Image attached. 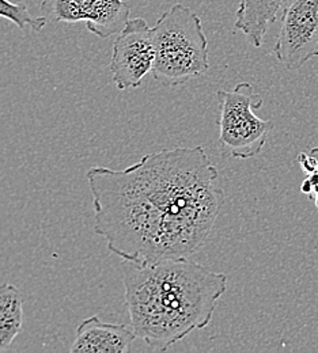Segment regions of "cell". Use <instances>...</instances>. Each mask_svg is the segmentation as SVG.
<instances>
[{"instance_id":"6da1fadb","label":"cell","mask_w":318,"mask_h":353,"mask_svg":"<svg viewBox=\"0 0 318 353\" xmlns=\"http://www.w3.org/2000/svg\"><path fill=\"white\" fill-rule=\"evenodd\" d=\"M218 176L201 145L150 152L121 170L90 168L94 232L123 261L189 259L210 236L225 204Z\"/></svg>"},{"instance_id":"7a4b0ae2","label":"cell","mask_w":318,"mask_h":353,"mask_svg":"<svg viewBox=\"0 0 318 353\" xmlns=\"http://www.w3.org/2000/svg\"><path fill=\"white\" fill-rule=\"evenodd\" d=\"M121 270L131 326L137 337L159 351L207 327L228 290V274L189 259L123 261Z\"/></svg>"},{"instance_id":"3957f363","label":"cell","mask_w":318,"mask_h":353,"mask_svg":"<svg viewBox=\"0 0 318 353\" xmlns=\"http://www.w3.org/2000/svg\"><path fill=\"white\" fill-rule=\"evenodd\" d=\"M155 60L152 77L176 88L210 70L208 40L200 17L188 6L176 3L152 26Z\"/></svg>"},{"instance_id":"277c9868","label":"cell","mask_w":318,"mask_h":353,"mask_svg":"<svg viewBox=\"0 0 318 353\" xmlns=\"http://www.w3.org/2000/svg\"><path fill=\"white\" fill-rule=\"evenodd\" d=\"M219 144L235 159L257 157L275 127L255 114L264 103L248 82H241L230 91H218Z\"/></svg>"},{"instance_id":"5b68a950","label":"cell","mask_w":318,"mask_h":353,"mask_svg":"<svg viewBox=\"0 0 318 353\" xmlns=\"http://www.w3.org/2000/svg\"><path fill=\"white\" fill-rule=\"evenodd\" d=\"M273 54L288 71H298L318 57V0H290Z\"/></svg>"},{"instance_id":"8992f818","label":"cell","mask_w":318,"mask_h":353,"mask_svg":"<svg viewBox=\"0 0 318 353\" xmlns=\"http://www.w3.org/2000/svg\"><path fill=\"white\" fill-rule=\"evenodd\" d=\"M112 49L109 71L116 88L121 91L139 88L154 68L152 28L143 18L130 19Z\"/></svg>"},{"instance_id":"52a82bcc","label":"cell","mask_w":318,"mask_h":353,"mask_svg":"<svg viewBox=\"0 0 318 353\" xmlns=\"http://www.w3.org/2000/svg\"><path fill=\"white\" fill-rule=\"evenodd\" d=\"M41 10L54 22H86L88 30L102 40L117 36L131 15L126 0H43Z\"/></svg>"},{"instance_id":"ba28073f","label":"cell","mask_w":318,"mask_h":353,"mask_svg":"<svg viewBox=\"0 0 318 353\" xmlns=\"http://www.w3.org/2000/svg\"><path fill=\"white\" fill-rule=\"evenodd\" d=\"M137 334L131 325L103 322L97 315L81 322L71 353H128Z\"/></svg>"},{"instance_id":"9c48e42d","label":"cell","mask_w":318,"mask_h":353,"mask_svg":"<svg viewBox=\"0 0 318 353\" xmlns=\"http://www.w3.org/2000/svg\"><path fill=\"white\" fill-rule=\"evenodd\" d=\"M286 0H239L234 28L249 44L261 48L268 28L276 22Z\"/></svg>"},{"instance_id":"30bf717a","label":"cell","mask_w":318,"mask_h":353,"mask_svg":"<svg viewBox=\"0 0 318 353\" xmlns=\"http://www.w3.org/2000/svg\"><path fill=\"white\" fill-rule=\"evenodd\" d=\"M23 327V303L19 290L10 283L0 285V352L11 348Z\"/></svg>"},{"instance_id":"8fae6325","label":"cell","mask_w":318,"mask_h":353,"mask_svg":"<svg viewBox=\"0 0 318 353\" xmlns=\"http://www.w3.org/2000/svg\"><path fill=\"white\" fill-rule=\"evenodd\" d=\"M0 18L11 21L17 28L23 32L39 33L46 28V17H34L29 12L25 3H11L8 0H0Z\"/></svg>"},{"instance_id":"7c38bea8","label":"cell","mask_w":318,"mask_h":353,"mask_svg":"<svg viewBox=\"0 0 318 353\" xmlns=\"http://www.w3.org/2000/svg\"><path fill=\"white\" fill-rule=\"evenodd\" d=\"M298 163L301 165L302 170L306 173V174H312L315 173L318 169V162L309 154H305V152H301L298 155Z\"/></svg>"},{"instance_id":"4fadbf2b","label":"cell","mask_w":318,"mask_h":353,"mask_svg":"<svg viewBox=\"0 0 318 353\" xmlns=\"http://www.w3.org/2000/svg\"><path fill=\"white\" fill-rule=\"evenodd\" d=\"M313 200H315V204H316V208L318 210V185L313 189V193L310 196Z\"/></svg>"},{"instance_id":"5bb4252c","label":"cell","mask_w":318,"mask_h":353,"mask_svg":"<svg viewBox=\"0 0 318 353\" xmlns=\"http://www.w3.org/2000/svg\"><path fill=\"white\" fill-rule=\"evenodd\" d=\"M309 154H310V155H312V157H313V158H315V159H316V161H317L318 162V147H315V148H312Z\"/></svg>"}]
</instances>
